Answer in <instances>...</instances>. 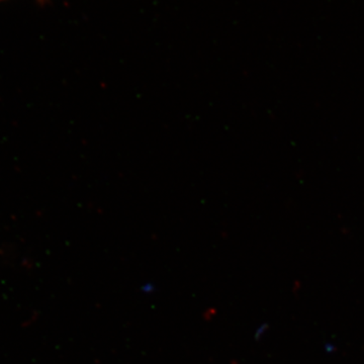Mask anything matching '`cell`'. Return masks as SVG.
Wrapping results in <instances>:
<instances>
[{
	"label": "cell",
	"instance_id": "cell-1",
	"mask_svg": "<svg viewBox=\"0 0 364 364\" xmlns=\"http://www.w3.org/2000/svg\"><path fill=\"white\" fill-rule=\"evenodd\" d=\"M0 1H2V0H0ZM40 1H45V0H40Z\"/></svg>",
	"mask_w": 364,
	"mask_h": 364
}]
</instances>
